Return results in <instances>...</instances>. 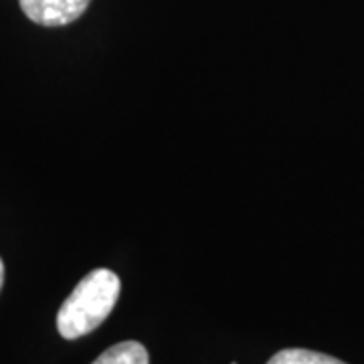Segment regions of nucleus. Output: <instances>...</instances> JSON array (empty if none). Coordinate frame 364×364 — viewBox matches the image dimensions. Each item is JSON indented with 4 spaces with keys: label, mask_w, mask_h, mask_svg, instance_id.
Here are the masks:
<instances>
[{
    "label": "nucleus",
    "mask_w": 364,
    "mask_h": 364,
    "mask_svg": "<svg viewBox=\"0 0 364 364\" xmlns=\"http://www.w3.org/2000/svg\"><path fill=\"white\" fill-rule=\"evenodd\" d=\"M119 277L109 269H93L63 301L57 314V330L65 340L93 332L112 314L119 298Z\"/></svg>",
    "instance_id": "1"
},
{
    "label": "nucleus",
    "mask_w": 364,
    "mask_h": 364,
    "mask_svg": "<svg viewBox=\"0 0 364 364\" xmlns=\"http://www.w3.org/2000/svg\"><path fill=\"white\" fill-rule=\"evenodd\" d=\"M28 21L41 26H65L75 23L90 9L91 0H18Z\"/></svg>",
    "instance_id": "2"
},
{
    "label": "nucleus",
    "mask_w": 364,
    "mask_h": 364,
    "mask_svg": "<svg viewBox=\"0 0 364 364\" xmlns=\"http://www.w3.org/2000/svg\"><path fill=\"white\" fill-rule=\"evenodd\" d=\"M91 364H150V356L140 342L128 340V342L114 344Z\"/></svg>",
    "instance_id": "3"
},
{
    "label": "nucleus",
    "mask_w": 364,
    "mask_h": 364,
    "mask_svg": "<svg viewBox=\"0 0 364 364\" xmlns=\"http://www.w3.org/2000/svg\"><path fill=\"white\" fill-rule=\"evenodd\" d=\"M267 364H346L334 358V356H328L322 352L306 350V348H286V350L277 352L275 356L269 358Z\"/></svg>",
    "instance_id": "4"
},
{
    "label": "nucleus",
    "mask_w": 364,
    "mask_h": 364,
    "mask_svg": "<svg viewBox=\"0 0 364 364\" xmlns=\"http://www.w3.org/2000/svg\"><path fill=\"white\" fill-rule=\"evenodd\" d=\"M2 284H4V263L0 259V289H2Z\"/></svg>",
    "instance_id": "5"
}]
</instances>
